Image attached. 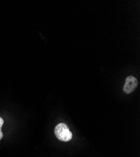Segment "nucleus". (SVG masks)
<instances>
[{"label": "nucleus", "instance_id": "f257e3e1", "mask_svg": "<svg viewBox=\"0 0 140 157\" xmlns=\"http://www.w3.org/2000/svg\"><path fill=\"white\" fill-rule=\"evenodd\" d=\"M54 133L57 139L62 141L68 142L72 138V133L68 126L65 123L58 124L55 128Z\"/></svg>", "mask_w": 140, "mask_h": 157}, {"label": "nucleus", "instance_id": "f03ea898", "mask_svg": "<svg viewBox=\"0 0 140 157\" xmlns=\"http://www.w3.org/2000/svg\"><path fill=\"white\" fill-rule=\"evenodd\" d=\"M138 84V79L136 77L131 75L127 77L123 87L124 92L126 94H131L136 89Z\"/></svg>", "mask_w": 140, "mask_h": 157}, {"label": "nucleus", "instance_id": "7ed1b4c3", "mask_svg": "<svg viewBox=\"0 0 140 157\" xmlns=\"http://www.w3.org/2000/svg\"><path fill=\"white\" fill-rule=\"evenodd\" d=\"M4 123V120L2 117H0V140H1L3 136V134L2 132V128L3 126V124Z\"/></svg>", "mask_w": 140, "mask_h": 157}]
</instances>
